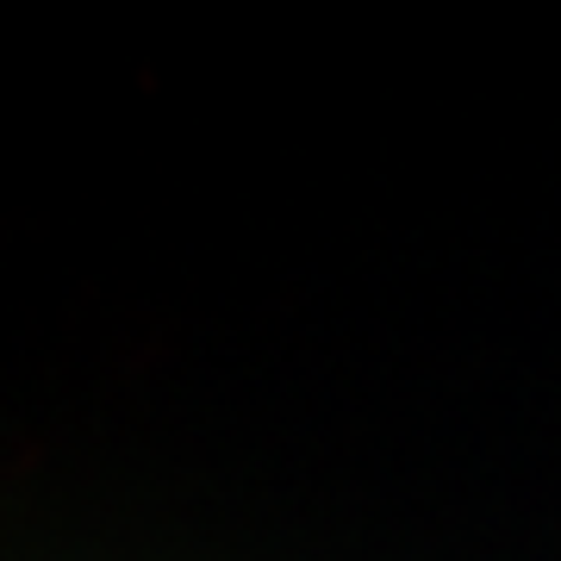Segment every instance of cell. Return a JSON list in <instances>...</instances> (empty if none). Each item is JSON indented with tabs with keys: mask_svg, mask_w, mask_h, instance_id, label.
<instances>
[]
</instances>
